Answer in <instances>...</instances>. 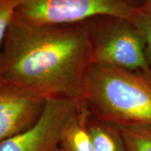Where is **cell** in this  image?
<instances>
[{
	"label": "cell",
	"instance_id": "6da1fadb",
	"mask_svg": "<svg viewBox=\"0 0 151 151\" xmlns=\"http://www.w3.org/2000/svg\"><path fill=\"white\" fill-rule=\"evenodd\" d=\"M92 63L86 22L45 25L14 16L0 55V83L45 99L84 102L85 80Z\"/></svg>",
	"mask_w": 151,
	"mask_h": 151
},
{
	"label": "cell",
	"instance_id": "7a4b0ae2",
	"mask_svg": "<svg viewBox=\"0 0 151 151\" xmlns=\"http://www.w3.org/2000/svg\"><path fill=\"white\" fill-rule=\"evenodd\" d=\"M84 103L97 118L118 126L151 124V70H126L92 63Z\"/></svg>",
	"mask_w": 151,
	"mask_h": 151
},
{
	"label": "cell",
	"instance_id": "3957f363",
	"mask_svg": "<svg viewBox=\"0 0 151 151\" xmlns=\"http://www.w3.org/2000/svg\"><path fill=\"white\" fill-rule=\"evenodd\" d=\"M92 63L126 70H151L145 44L130 20L101 16L86 22Z\"/></svg>",
	"mask_w": 151,
	"mask_h": 151
},
{
	"label": "cell",
	"instance_id": "277c9868",
	"mask_svg": "<svg viewBox=\"0 0 151 151\" xmlns=\"http://www.w3.org/2000/svg\"><path fill=\"white\" fill-rule=\"evenodd\" d=\"M143 7L138 0H20L15 16L45 25L79 24L101 16L131 20Z\"/></svg>",
	"mask_w": 151,
	"mask_h": 151
},
{
	"label": "cell",
	"instance_id": "5b68a950",
	"mask_svg": "<svg viewBox=\"0 0 151 151\" xmlns=\"http://www.w3.org/2000/svg\"><path fill=\"white\" fill-rule=\"evenodd\" d=\"M85 104L69 98H48L37 122L0 144V151H55L65 127Z\"/></svg>",
	"mask_w": 151,
	"mask_h": 151
},
{
	"label": "cell",
	"instance_id": "8992f818",
	"mask_svg": "<svg viewBox=\"0 0 151 151\" xmlns=\"http://www.w3.org/2000/svg\"><path fill=\"white\" fill-rule=\"evenodd\" d=\"M45 101L33 92L0 83V144L32 127Z\"/></svg>",
	"mask_w": 151,
	"mask_h": 151
},
{
	"label": "cell",
	"instance_id": "52a82bcc",
	"mask_svg": "<svg viewBox=\"0 0 151 151\" xmlns=\"http://www.w3.org/2000/svg\"><path fill=\"white\" fill-rule=\"evenodd\" d=\"M89 115L84 104L65 127L60 141L65 151H95L88 133Z\"/></svg>",
	"mask_w": 151,
	"mask_h": 151
},
{
	"label": "cell",
	"instance_id": "ba28073f",
	"mask_svg": "<svg viewBox=\"0 0 151 151\" xmlns=\"http://www.w3.org/2000/svg\"><path fill=\"white\" fill-rule=\"evenodd\" d=\"M88 133L95 151H127L118 125L88 120Z\"/></svg>",
	"mask_w": 151,
	"mask_h": 151
},
{
	"label": "cell",
	"instance_id": "9c48e42d",
	"mask_svg": "<svg viewBox=\"0 0 151 151\" xmlns=\"http://www.w3.org/2000/svg\"><path fill=\"white\" fill-rule=\"evenodd\" d=\"M119 127L127 151H151V124Z\"/></svg>",
	"mask_w": 151,
	"mask_h": 151
},
{
	"label": "cell",
	"instance_id": "30bf717a",
	"mask_svg": "<svg viewBox=\"0 0 151 151\" xmlns=\"http://www.w3.org/2000/svg\"><path fill=\"white\" fill-rule=\"evenodd\" d=\"M20 0H0V55Z\"/></svg>",
	"mask_w": 151,
	"mask_h": 151
},
{
	"label": "cell",
	"instance_id": "8fae6325",
	"mask_svg": "<svg viewBox=\"0 0 151 151\" xmlns=\"http://www.w3.org/2000/svg\"><path fill=\"white\" fill-rule=\"evenodd\" d=\"M138 29L145 44L147 58L151 66V19L147 11L141 8L130 20Z\"/></svg>",
	"mask_w": 151,
	"mask_h": 151
},
{
	"label": "cell",
	"instance_id": "7c38bea8",
	"mask_svg": "<svg viewBox=\"0 0 151 151\" xmlns=\"http://www.w3.org/2000/svg\"><path fill=\"white\" fill-rule=\"evenodd\" d=\"M144 9L147 11V13L149 14V15H150V17L151 19V4L149 6H146V7H144Z\"/></svg>",
	"mask_w": 151,
	"mask_h": 151
},
{
	"label": "cell",
	"instance_id": "4fadbf2b",
	"mask_svg": "<svg viewBox=\"0 0 151 151\" xmlns=\"http://www.w3.org/2000/svg\"><path fill=\"white\" fill-rule=\"evenodd\" d=\"M150 4H151V0H145V4H144V7L150 5Z\"/></svg>",
	"mask_w": 151,
	"mask_h": 151
}]
</instances>
